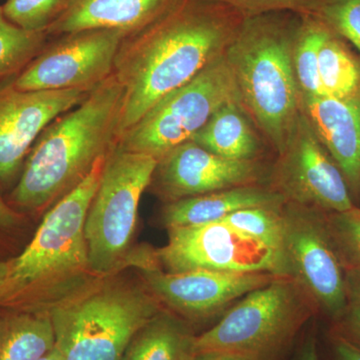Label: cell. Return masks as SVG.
<instances>
[{"label": "cell", "instance_id": "obj_1", "mask_svg": "<svg viewBox=\"0 0 360 360\" xmlns=\"http://www.w3.org/2000/svg\"><path fill=\"white\" fill-rule=\"evenodd\" d=\"M243 18L217 0H172L129 33L113 70L124 89L117 141L161 98L224 56Z\"/></svg>", "mask_w": 360, "mask_h": 360}, {"label": "cell", "instance_id": "obj_2", "mask_svg": "<svg viewBox=\"0 0 360 360\" xmlns=\"http://www.w3.org/2000/svg\"><path fill=\"white\" fill-rule=\"evenodd\" d=\"M123 98L124 89L112 73L53 120L30 149L7 202L27 217L77 186L117 143Z\"/></svg>", "mask_w": 360, "mask_h": 360}, {"label": "cell", "instance_id": "obj_3", "mask_svg": "<svg viewBox=\"0 0 360 360\" xmlns=\"http://www.w3.org/2000/svg\"><path fill=\"white\" fill-rule=\"evenodd\" d=\"M108 155L56 201L23 250L7 262L6 276L0 285V310L49 311L98 278L90 265L85 219Z\"/></svg>", "mask_w": 360, "mask_h": 360}, {"label": "cell", "instance_id": "obj_4", "mask_svg": "<svg viewBox=\"0 0 360 360\" xmlns=\"http://www.w3.org/2000/svg\"><path fill=\"white\" fill-rule=\"evenodd\" d=\"M300 20L295 13L245 16L224 52L241 104L277 155L302 112L291 61Z\"/></svg>", "mask_w": 360, "mask_h": 360}, {"label": "cell", "instance_id": "obj_5", "mask_svg": "<svg viewBox=\"0 0 360 360\" xmlns=\"http://www.w3.org/2000/svg\"><path fill=\"white\" fill-rule=\"evenodd\" d=\"M162 309L146 288L110 276L49 311L63 360H120L135 333Z\"/></svg>", "mask_w": 360, "mask_h": 360}, {"label": "cell", "instance_id": "obj_6", "mask_svg": "<svg viewBox=\"0 0 360 360\" xmlns=\"http://www.w3.org/2000/svg\"><path fill=\"white\" fill-rule=\"evenodd\" d=\"M315 309L288 276L251 291L214 326L195 335L193 354L221 352L248 360H281Z\"/></svg>", "mask_w": 360, "mask_h": 360}, {"label": "cell", "instance_id": "obj_7", "mask_svg": "<svg viewBox=\"0 0 360 360\" xmlns=\"http://www.w3.org/2000/svg\"><path fill=\"white\" fill-rule=\"evenodd\" d=\"M158 160L115 144L85 219V239L92 271L113 276L131 262L130 245L142 194L150 186Z\"/></svg>", "mask_w": 360, "mask_h": 360}, {"label": "cell", "instance_id": "obj_8", "mask_svg": "<svg viewBox=\"0 0 360 360\" xmlns=\"http://www.w3.org/2000/svg\"><path fill=\"white\" fill-rule=\"evenodd\" d=\"M233 99H239L238 91L224 54L191 82L161 98L117 143L158 161L191 141L220 106Z\"/></svg>", "mask_w": 360, "mask_h": 360}, {"label": "cell", "instance_id": "obj_9", "mask_svg": "<svg viewBox=\"0 0 360 360\" xmlns=\"http://www.w3.org/2000/svg\"><path fill=\"white\" fill-rule=\"evenodd\" d=\"M283 253L286 274L331 321L347 311L345 269L329 233L326 212L286 202Z\"/></svg>", "mask_w": 360, "mask_h": 360}, {"label": "cell", "instance_id": "obj_10", "mask_svg": "<svg viewBox=\"0 0 360 360\" xmlns=\"http://www.w3.org/2000/svg\"><path fill=\"white\" fill-rule=\"evenodd\" d=\"M167 231V245L155 250L165 271L203 269L288 276L281 251L224 222L172 227Z\"/></svg>", "mask_w": 360, "mask_h": 360}, {"label": "cell", "instance_id": "obj_11", "mask_svg": "<svg viewBox=\"0 0 360 360\" xmlns=\"http://www.w3.org/2000/svg\"><path fill=\"white\" fill-rule=\"evenodd\" d=\"M267 179L288 203L326 213L356 206L340 168L302 110Z\"/></svg>", "mask_w": 360, "mask_h": 360}, {"label": "cell", "instance_id": "obj_12", "mask_svg": "<svg viewBox=\"0 0 360 360\" xmlns=\"http://www.w3.org/2000/svg\"><path fill=\"white\" fill-rule=\"evenodd\" d=\"M127 33L113 30H89L63 34L44 46L20 75L14 87L33 90H92L110 77Z\"/></svg>", "mask_w": 360, "mask_h": 360}, {"label": "cell", "instance_id": "obj_13", "mask_svg": "<svg viewBox=\"0 0 360 360\" xmlns=\"http://www.w3.org/2000/svg\"><path fill=\"white\" fill-rule=\"evenodd\" d=\"M92 90L25 91L14 87L13 78L0 82V191H13L41 132Z\"/></svg>", "mask_w": 360, "mask_h": 360}, {"label": "cell", "instance_id": "obj_14", "mask_svg": "<svg viewBox=\"0 0 360 360\" xmlns=\"http://www.w3.org/2000/svg\"><path fill=\"white\" fill-rule=\"evenodd\" d=\"M139 270L144 288L161 307L186 322L212 319L224 311L231 303L279 276L269 272Z\"/></svg>", "mask_w": 360, "mask_h": 360}, {"label": "cell", "instance_id": "obj_15", "mask_svg": "<svg viewBox=\"0 0 360 360\" xmlns=\"http://www.w3.org/2000/svg\"><path fill=\"white\" fill-rule=\"evenodd\" d=\"M266 168L259 160L221 158L189 141L158 161L151 184L167 203L231 187L264 184Z\"/></svg>", "mask_w": 360, "mask_h": 360}, {"label": "cell", "instance_id": "obj_16", "mask_svg": "<svg viewBox=\"0 0 360 360\" xmlns=\"http://www.w3.org/2000/svg\"><path fill=\"white\" fill-rule=\"evenodd\" d=\"M317 136L347 180L354 200L360 198V90L345 98L300 101Z\"/></svg>", "mask_w": 360, "mask_h": 360}, {"label": "cell", "instance_id": "obj_17", "mask_svg": "<svg viewBox=\"0 0 360 360\" xmlns=\"http://www.w3.org/2000/svg\"><path fill=\"white\" fill-rule=\"evenodd\" d=\"M172 0H68L47 34L89 30L134 32L156 18Z\"/></svg>", "mask_w": 360, "mask_h": 360}, {"label": "cell", "instance_id": "obj_18", "mask_svg": "<svg viewBox=\"0 0 360 360\" xmlns=\"http://www.w3.org/2000/svg\"><path fill=\"white\" fill-rule=\"evenodd\" d=\"M283 196L269 184L231 187L167 203L162 212L167 229L219 221L231 213L253 207L285 205Z\"/></svg>", "mask_w": 360, "mask_h": 360}, {"label": "cell", "instance_id": "obj_19", "mask_svg": "<svg viewBox=\"0 0 360 360\" xmlns=\"http://www.w3.org/2000/svg\"><path fill=\"white\" fill-rule=\"evenodd\" d=\"M241 101L233 99L213 113L191 141L229 160H259L262 142Z\"/></svg>", "mask_w": 360, "mask_h": 360}, {"label": "cell", "instance_id": "obj_20", "mask_svg": "<svg viewBox=\"0 0 360 360\" xmlns=\"http://www.w3.org/2000/svg\"><path fill=\"white\" fill-rule=\"evenodd\" d=\"M194 338L188 322L163 309L135 333L120 360H188Z\"/></svg>", "mask_w": 360, "mask_h": 360}, {"label": "cell", "instance_id": "obj_21", "mask_svg": "<svg viewBox=\"0 0 360 360\" xmlns=\"http://www.w3.org/2000/svg\"><path fill=\"white\" fill-rule=\"evenodd\" d=\"M56 347L47 310H0V360H39Z\"/></svg>", "mask_w": 360, "mask_h": 360}, {"label": "cell", "instance_id": "obj_22", "mask_svg": "<svg viewBox=\"0 0 360 360\" xmlns=\"http://www.w3.org/2000/svg\"><path fill=\"white\" fill-rule=\"evenodd\" d=\"M319 71L323 96L345 98L360 90V58L328 28L319 47Z\"/></svg>", "mask_w": 360, "mask_h": 360}, {"label": "cell", "instance_id": "obj_23", "mask_svg": "<svg viewBox=\"0 0 360 360\" xmlns=\"http://www.w3.org/2000/svg\"><path fill=\"white\" fill-rule=\"evenodd\" d=\"M293 39L291 61L300 101L323 96L319 71V47L326 35V25L309 14H300Z\"/></svg>", "mask_w": 360, "mask_h": 360}, {"label": "cell", "instance_id": "obj_24", "mask_svg": "<svg viewBox=\"0 0 360 360\" xmlns=\"http://www.w3.org/2000/svg\"><path fill=\"white\" fill-rule=\"evenodd\" d=\"M47 35L13 25L0 6V82L20 75L44 49Z\"/></svg>", "mask_w": 360, "mask_h": 360}, {"label": "cell", "instance_id": "obj_25", "mask_svg": "<svg viewBox=\"0 0 360 360\" xmlns=\"http://www.w3.org/2000/svg\"><path fill=\"white\" fill-rule=\"evenodd\" d=\"M283 205L238 210L219 221L231 225L283 253Z\"/></svg>", "mask_w": 360, "mask_h": 360}, {"label": "cell", "instance_id": "obj_26", "mask_svg": "<svg viewBox=\"0 0 360 360\" xmlns=\"http://www.w3.org/2000/svg\"><path fill=\"white\" fill-rule=\"evenodd\" d=\"M302 14L314 16L360 53V0H317Z\"/></svg>", "mask_w": 360, "mask_h": 360}, {"label": "cell", "instance_id": "obj_27", "mask_svg": "<svg viewBox=\"0 0 360 360\" xmlns=\"http://www.w3.org/2000/svg\"><path fill=\"white\" fill-rule=\"evenodd\" d=\"M68 0H6L4 15L27 32H46L68 6Z\"/></svg>", "mask_w": 360, "mask_h": 360}, {"label": "cell", "instance_id": "obj_28", "mask_svg": "<svg viewBox=\"0 0 360 360\" xmlns=\"http://www.w3.org/2000/svg\"><path fill=\"white\" fill-rule=\"evenodd\" d=\"M329 233L343 266L360 270V207L326 213Z\"/></svg>", "mask_w": 360, "mask_h": 360}, {"label": "cell", "instance_id": "obj_29", "mask_svg": "<svg viewBox=\"0 0 360 360\" xmlns=\"http://www.w3.org/2000/svg\"><path fill=\"white\" fill-rule=\"evenodd\" d=\"M27 217L14 210L0 195V262H6L20 252L18 246L25 234Z\"/></svg>", "mask_w": 360, "mask_h": 360}, {"label": "cell", "instance_id": "obj_30", "mask_svg": "<svg viewBox=\"0 0 360 360\" xmlns=\"http://www.w3.org/2000/svg\"><path fill=\"white\" fill-rule=\"evenodd\" d=\"M243 16L271 13H304L317 0H217Z\"/></svg>", "mask_w": 360, "mask_h": 360}, {"label": "cell", "instance_id": "obj_31", "mask_svg": "<svg viewBox=\"0 0 360 360\" xmlns=\"http://www.w3.org/2000/svg\"><path fill=\"white\" fill-rule=\"evenodd\" d=\"M331 331L360 349V305L349 303L340 321L333 323Z\"/></svg>", "mask_w": 360, "mask_h": 360}, {"label": "cell", "instance_id": "obj_32", "mask_svg": "<svg viewBox=\"0 0 360 360\" xmlns=\"http://www.w3.org/2000/svg\"><path fill=\"white\" fill-rule=\"evenodd\" d=\"M328 349L331 360H360V349L333 331L328 335Z\"/></svg>", "mask_w": 360, "mask_h": 360}, {"label": "cell", "instance_id": "obj_33", "mask_svg": "<svg viewBox=\"0 0 360 360\" xmlns=\"http://www.w3.org/2000/svg\"><path fill=\"white\" fill-rule=\"evenodd\" d=\"M293 360H321L315 329H310L303 338Z\"/></svg>", "mask_w": 360, "mask_h": 360}, {"label": "cell", "instance_id": "obj_34", "mask_svg": "<svg viewBox=\"0 0 360 360\" xmlns=\"http://www.w3.org/2000/svg\"><path fill=\"white\" fill-rule=\"evenodd\" d=\"M348 302L360 305V270H345Z\"/></svg>", "mask_w": 360, "mask_h": 360}, {"label": "cell", "instance_id": "obj_35", "mask_svg": "<svg viewBox=\"0 0 360 360\" xmlns=\"http://www.w3.org/2000/svg\"><path fill=\"white\" fill-rule=\"evenodd\" d=\"M188 360H248L238 355L221 354V352H201L193 354Z\"/></svg>", "mask_w": 360, "mask_h": 360}, {"label": "cell", "instance_id": "obj_36", "mask_svg": "<svg viewBox=\"0 0 360 360\" xmlns=\"http://www.w3.org/2000/svg\"><path fill=\"white\" fill-rule=\"evenodd\" d=\"M39 360H63V359L58 348L56 347L51 352H49V354H47Z\"/></svg>", "mask_w": 360, "mask_h": 360}, {"label": "cell", "instance_id": "obj_37", "mask_svg": "<svg viewBox=\"0 0 360 360\" xmlns=\"http://www.w3.org/2000/svg\"><path fill=\"white\" fill-rule=\"evenodd\" d=\"M8 260L6 262H0V285L4 281V277L6 276L7 267H8Z\"/></svg>", "mask_w": 360, "mask_h": 360}]
</instances>
